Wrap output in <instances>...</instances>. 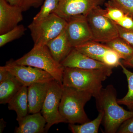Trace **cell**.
<instances>
[{"label": "cell", "mask_w": 133, "mask_h": 133, "mask_svg": "<svg viewBox=\"0 0 133 133\" xmlns=\"http://www.w3.org/2000/svg\"><path fill=\"white\" fill-rule=\"evenodd\" d=\"M6 126V122L3 119L0 120V133H2Z\"/></svg>", "instance_id": "cell-33"}, {"label": "cell", "mask_w": 133, "mask_h": 133, "mask_svg": "<svg viewBox=\"0 0 133 133\" xmlns=\"http://www.w3.org/2000/svg\"><path fill=\"white\" fill-rule=\"evenodd\" d=\"M66 21L65 31L68 41L72 48L92 41V34L86 16L72 17Z\"/></svg>", "instance_id": "cell-10"}, {"label": "cell", "mask_w": 133, "mask_h": 133, "mask_svg": "<svg viewBox=\"0 0 133 133\" xmlns=\"http://www.w3.org/2000/svg\"><path fill=\"white\" fill-rule=\"evenodd\" d=\"M119 133H133V117L124 122L117 132Z\"/></svg>", "instance_id": "cell-29"}, {"label": "cell", "mask_w": 133, "mask_h": 133, "mask_svg": "<svg viewBox=\"0 0 133 133\" xmlns=\"http://www.w3.org/2000/svg\"><path fill=\"white\" fill-rule=\"evenodd\" d=\"M106 12L98 6L86 16L92 41L105 43L119 37L117 24L106 16Z\"/></svg>", "instance_id": "cell-6"}, {"label": "cell", "mask_w": 133, "mask_h": 133, "mask_svg": "<svg viewBox=\"0 0 133 133\" xmlns=\"http://www.w3.org/2000/svg\"><path fill=\"white\" fill-rule=\"evenodd\" d=\"M103 117V113L99 112L97 117L93 120L80 125L69 124V128L73 133H97Z\"/></svg>", "instance_id": "cell-20"}, {"label": "cell", "mask_w": 133, "mask_h": 133, "mask_svg": "<svg viewBox=\"0 0 133 133\" xmlns=\"http://www.w3.org/2000/svg\"><path fill=\"white\" fill-rule=\"evenodd\" d=\"M117 7L121 9L125 14L133 19V0H111Z\"/></svg>", "instance_id": "cell-27"}, {"label": "cell", "mask_w": 133, "mask_h": 133, "mask_svg": "<svg viewBox=\"0 0 133 133\" xmlns=\"http://www.w3.org/2000/svg\"><path fill=\"white\" fill-rule=\"evenodd\" d=\"M115 23L124 28L133 30V19L125 14L120 21Z\"/></svg>", "instance_id": "cell-30"}, {"label": "cell", "mask_w": 133, "mask_h": 133, "mask_svg": "<svg viewBox=\"0 0 133 133\" xmlns=\"http://www.w3.org/2000/svg\"><path fill=\"white\" fill-rule=\"evenodd\" d=\"M120 66H121L123 73L127 77L128 90L125 96L122 98L117 99V101L120 105H124L130 111H133V72L128 70L121 62Z\"/></svg>", "instance_id": "cell-21"}, {"label": "cell", "mask_w": 133, "mask_h": 133, "mask_svg": "<svg viewBox=\"0 0 133 133\" xmlns=\"http://www.w3.org/2000/svg\"><path fill=\"white\" fill-rule=\"evenodd\" d=\"M46 45L53 58L60 64L73 48L68 41L65 29L58 36L49 41Z\"/></svg>", "instance_id": "cell-15"}, {"label": "cell", "mask_w": 133, "mask_h": 133, "mask_svg": "<svg viewBox=\"0 0 133 133\" xmlns=\"http://www.w3.org/2000/svg\"><path fill=\"white\" fill-rule=\"evenodd\" d=\"M92 97L88 92L63 86L59 110L66 123L81 124L90 121L85 111L84 106Z\"/></svg>", "instance_id": "cell-3"}, {"label": "cell", "mask_w": 133, "mask_h": 133, "mask_svg": "<svg viewBox=\"0 0 133 133\" xmlns=\"http://www.w3.org/2000/svg\"><path fill=\"white\" fill-rule=\"evenodd\" d=\"M5 66L23 85L27 87L34 83H49L55 79L51 75L44 70L33 66L17 64L13 61L8 62Z\"/></svg>", "instance_id": "cell-8"}, {"label": "cell", "mask_w": 133, "mask_h": 133, "mask_svg": "<svg viewBox=\"0 0 133 133\" xmlns=\"http://www.w3.org/2000/svg\"><path fill=\"white\" fill-rule=\"evenodd\" d=\"M121 63L125 66L133 68V57L127 60H123Z\"/></svg>", "instance_id": "cell-32"}, {"label": "cell", "mask_w": 133, "mask_h": 133, "mask_svg": "<svg viewBox=\"0 0 133 133\" xmlns=\"http://www.w3.org/2000/svg\"><path fill=\"white\" fill-rule=\"evenodd\" d=\"M10 72L6 70L5 66L0 67V83L5 81L8 77Z\"/></svg>", "instance_id": "cell-31"}, {"label": "cell", "mask_w": 133, "mask_h": 133, "mask_svg": "<svg viewBox=\"0 0 133 133\" xmlns=\"http://www.w3.org/2000/svg\"><path fill=\"white\" fill-rule=\"evenodd\" d=\"M117 26L119 37L133 47V30L124 28L118 24Z\"/></svg>", "instance_id": "cell-28"}, {"label": "cell", "mask_w": 133, "mask_h": 133, "mask_svg": "<svg viewBox=\"0 0 133 133\" xmlns=\"http://www.w3.org/2000/svg\"><path fill=\"white\" fill-rule=\"evenodd\" d=\"M95 98L98 111L103 114L105 132H117L122 124L133 118V111H127L119 105L116 89L112 85L102 88Z\"/></svg>", "instance_id": "cell-1"}, {"label": "cell", "mask_w": 133, "mask_h": 133, "mask_svg": "<svg viewBox=\"0 0 133 133\" xmlns=\"http://www.w3.org/2000/svg\"><path fill=\"white\" fill-rule=\"evenodd\" d=\"M10 110L16 112V120L19 122L29 114L28 87L23 85L8 103Z\"/></svg>", "instance_id": "cell-16"}, {"label": "cell", "mask_w": 133, "mask_h": 133, "mask_svg": "<svg viewBox=\"0 0 133 133\" xmlns=\"http://www.w3.org/2000/svg\"><path fill=\"white\" fill-rule=\"evenodd\" d=\"M12 5L18 6L26 11L30 8H38L42 4L43 0H6Z\"/></svg>", "instance_id": "cell-26"}, {"label": "cell", "mask_w": 133, "mask_h": 133, "mask_svg": "<svg viewBox=\"0 0 133 133\" xmlns=\"http://www.w3.org/2000/svg\"><path fill=\"white\" fill-rule=\"evenodd\" d=\"M26 29L22 24L17 25L11 30L0 35V47L18 39L25 33Z\"/></svg>", "instance_id": "cell-22"}, {"label": "cell", "mask_w": 133, "mask_h": 133, "mask_svg": "<svg viewBox=\"0 0 133 133\" xmlns=\"http://www.w3.org/2000/svg\"><path fill=\"white\" fill-rule=\"evenodd\" d=\"M66 24V20L55 13L41 21H33L28 28L34 46L46 45L64 30Z\"/></svg>", "instance_id": "cell-5"}, {"label": "cell", "mask_w": 133, "mask_h": 133, "mask_svg": "<svg viewBox=\"0 0 133 133\" xmlns=\"http://www.w3.org/2000/svg\"><path fill=\"white\" fill-rule=\"evenodd\" d=\"M22 9L10 4L6 0H0V35L6 33L23 20Z\"/></svg>", "instance_id": "cell-11"}, {"label": "cell", "mask_w": 133, "mask_h": 133, "mask_svg": "<svg viewBox=\"0 0 133 133\" xmlns=\"http://www.w3.org/2000/svg\"><path fill=\"white\" fill-rule=\"evenodd\" d=\"M105 44L118 53L121 59L127 60L133 57V47L119 37Z\"/></svg>", "instance_id": "cell-19"}, {"label": "cell", "mask_w": 133, "mask_h": 133, "mask_svg": "<svg viewBox=\"0 0 133 133\" xmlns=\"http://www.w3.org/2000/svg\"><path fill=\"white\" fill-rule=\"evenodd\" d=\"M74 48L88 57L101 62L105 53L110 49L105 44L93 41L86 43Z\"/></svg>", "instance_id": "cell-18"}, {"label": "cell", "mask_w": 133, "mask_h": 133, "mask_svg": "<svg viewBox=\"0 0 133 133\" xmlns=\"http://www.w3.org/2000/svg\"><path fill=\"white\" fill-rule=\"evenodd\" d=\"M58 2L59 0H45L41 10L33 18V21H41L54 13L57 8Z\"/></svg>", "instance_id": "cell-23"}, {"label": "cell", "mask_w": 133, "mask_h": 133, "mask_svg": "<svg viewBox=\"0 0 133 133\" xmlns=\"http://www.w3.org/2000/svg\"><path fill=\"white\" fill-rule=\"evenodd\" d=\"M49 83H34L28 87L29 114L41 112Z\"/></svg>", "instance_id": "cell-13"}, {"label": "cell", "mask_w": 133, "mask_h": 133, "mask_svg": "<svg viewBox=\"0 0 133 133\" xmlns=\"http://www.w3.org/2000/svg\"><path fill=\"white\" fill-rule=\"evenodd\" d=\"M121 59L117 52L110 49L105 53L102 62L107 66L114 68L120 65Z\"/></svg>", "instance_id": "cell-25"}, {"label": "cell", "mask_w": 133, "mask_h": 133, "mask_svg": "<svg viewBox=\"0 0 133 133\" xmlns=\"http://www.w3.org/2000/svg\"><path fill=\"white\" fill-rule=\"evenodd\" d=\"M13 62L17 64L33 66L44 70L63 84L64 67L53 58L46 45L34 46L29 52Z\"/></svg>", "instance_id": "cell-4"}, {"label": "cell", "mask_w": 133, "mask_h": 133, "mask_svg": "<svg viewBox=\"0 0 133 133\" xmlns=\"http://www.w3.org/2000/svg\"><path fill=\"white\" fill-rule=\"evenodd\" d=\"M60 64L64 67L83 69H104L109 67L102 62L88 57L74 48L72 49Z\"/></svg>", "instance_id": "cell-12"}, {"label": "cell", "mask_w": 133, "mask_h": 133, "mask_svg": "<svg viewBox=\"0 0 133 133\" xmlns=\"http://www.w3.org/2000/svg\"><path fill=\"white\" fill-rule=\"evenodd\" d=\"M15 132L16 133H42L45 132L46 121L40 112L28 114L18 122Z\"/></svg>", "instance_id": "cell-14"}, {"label": "cell", "mask_w": 133, "mask_h": 133, "mask_svg": "<svg viewBox=\"0 0 133 133\" xmlns=\"http://www.w3.org/2000/svg\"><path fill=\"white\" fill-rule=\"evenodd\" d=\"M63 90V84L56 79L49 83L47 95L41 111L46 121L45 132L55 124L66 123L59 110Z\"/></svg>", "instance_id": "cell-7"}, {"label": "cell", "mask_w": 133, "mask_h": 133, "mask_svg": "<svg viewBox=\"0 0 133 133\" xmlns=\"http://www.w3.org/2000/svg\"><path fill=\"white\" fill-rule=\"evenodd\" d=\"M23 85L13 74L0 83V103L8 104L10 99Z\"/></svg>", "instance_id": "cell-17"}, {"label": "cell", "mask_w": 133, "mask_h": 133, "mask_svg": "<svg viewBox=\"0 0 133 133\" xmlns=\"http://www.w3.org/2000/svg\"><path fill=\"white\" fill-rule=\"evenodd\" d=\"M112 67L83 69L64 67L63 85L90 92L95 97L102 88V83L112 73Z\"/></svg>", "instance_id": "cell-2"}, {"label": "cell", "mask_w": 133, "mask_h": 133, "mask_svg": "<svg viewBox=\"0 0 133 133\" xmlns=\"http://www.w3.org/2000/svg\"><path fill=\"white\" fill-rule=\"evenodd\" d=\"M105 0H59L58 6L54 13L67 21L72 17L87 16Z\"/></svg>", "instance_id": "cell-9"}, {"label": "cell", "mask_w": 133, "mask_h": 133, "mask_svg": "<svg viewBox=\"0 0 133 133\" xmlns=\"http://www.w3.org/2000/svg\"><path fill=\"white\" fill-rule=\"evenodd\" d=\"M105 5L106 8L105 15L115 22L120 21L125 16L124 12L116 6L111 0L105 3Z\"/></svg>", "instance_id": "cell-24"}]
</instances>
